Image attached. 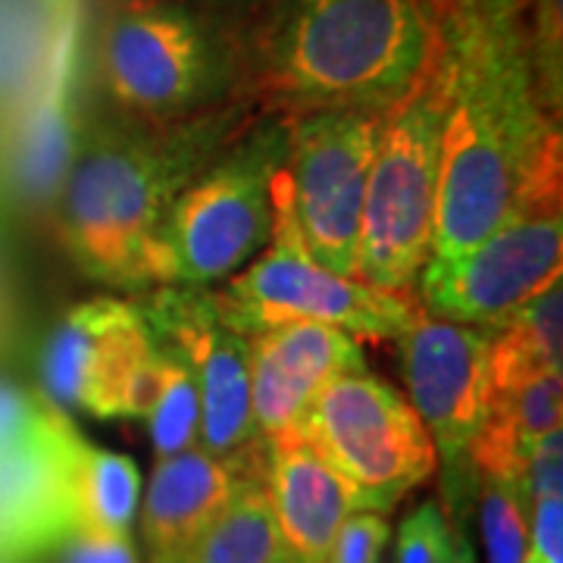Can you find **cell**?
I'll use <instances>...</instances> for the list:
<instances>
[{
    "label": "cell",
    "instance_id": "1",
    "mask_svg": "<svg viewBox=\"0 0 563 563\" xmlns=\"http://www.w3.org/2000/svg\"><path fill=\"white\" fill-rule=\"evenodd\" d=\"M432 0H257L239 16L235 98L257 117H388L442 63Z\"/></svg>",
    "mask_w": 563,
    "mask_h": 563
},
{
    "label": "cell",
    "instance_id": "2",
    "mask_svg": "<svg viewBox=\"0 0 563 563\" xmlns=\"http://www.w3.org/2000/svg\"><path fill=\"white\" fill-rule=\"evenodd\" d=\"M448 113L432 257L485 239L536 185L563 179L561 122L542 110L517 25L444 20Z\"/></svg>",
    "mask_w": 563,
    "mask_h": 563
},
{
    "label": "cell",
    "instance_id": "3",
    "mask_svg": "<svg viewBox=\"0 0 563 563\" xmlns=\"http://www.w3.org/2000/svg\"><path fill=\"white\" fill-rule=\"evenodd\" d=\"M257 120L247 103L232 101L176 122L120 113L85 122L57 188V232L73 263L113 291H151V247L163 217Z\"/></svg>",
    "mask_w": 563,
    "mask_h": 563
},
{
    "label": "cell",
    "instance_id": "4",
    "mask_svg": "<svg viewBox=\"0 0 563 563\" xmlns=\"http://www.w3.org/2000/svg\"><path fill=\"white\" fill-rule=\"evenodd\" d=\"M95 76L113 113L176 122L239 101V16L176 0H110Z\"/></svg>",
    "mask_w": 563,
    "mask_h": 563
},
{
    "label": "cell",
    "instance_id": "5",
    "mask_svg": "<svg viewBox=\"0 0 563 563\" xmlns=\"http://www.w3.org/2000/svg\"><path fill=\"white\" fill-rule=\"evenodd\" d=\"M288 122L261 117L188 181L154 232V288H213L273 239V176Z\"/></svg>",
    "mask_w": 563,
    "mask_h": 563
},
{
    "label": "cell",
    "instance_id": "6",
    "mask_svg": "<svg viewBox=\"0 0 563 563\" xmlns=\"http://www.w3.org/2000/svg\"><path fill=\"white\" fill-rule=\"evenodd\" d=\"M220 320L251 339L285 322H317L354 342H401L422 320L417 288H379L329 273L303 247L288 195L273 176V239L235 276L210 288Z\"/></svg>",
    "mask_w": 563,
    "mask_h": 563
},
{
    "label": "cell",
    "instance_id": "7",
    "mask_svg": "<svg viewBox=\"0 0 563 563\" xmlns=\"http://www.w3.org/2000/svg\"><path fill=\"white\" fill-rule=\"evenodd\" d=\"M444 113L448 47L435 73L383 120L366 179L354 279L417 288L435 239Z\"/></svg>",
    "mask_w": 563,
    "mask_h": 563
},
{
    "label": "cell",
    "instance_id": "8",
    "mask_svg": "<svg viewBox=\"0 0 563 563\" xmlns=\"http://www.w3.org/2000/svg\"><path fill=\"white\" fill-rule=\"evenodd\" d=\"M295 432L320 451L369 514L388 517L439 470L435 444L417 410L369 369L325 385Z\"/></svg>",
    "mask_w": 563,
    "mask_h": 563
},
{
    "label": "cell",
    "instance_id": "9",
    "mask_svg": "<svg viewBox=\"0 0 563 563\" xmlns=\"http://www.w3.org/2000/svg\"><path fill=\"white\" fill-rule=\"evenodd\" d=\"M563 269V179L526 191L485 239L451 257H429L417 295L429 317L498 329Z\"/></svg>",
    "mask_w": 563,
    "mask_h": 563
},
{
    "label": "cell",
    "instance_id": "10",
    "mask_svg": "<svg viewBox=\"0 0 563 563\" xmlns=\"http://www.w3.org/2000/svg\"><path fill=\"white\" fill-rule=\"evenodd\" d=\"M379 113L325 110L288 122L279 179L303 247L329 273H357L363 201Z\"/></svg>",
    "mask_w": 563,
    "mask_h": 563
},
{
    "label": "cell",
    "instance_id": "11",
    "mask_svg": "<svg viewBox=\"0 0 563 563\" xmlns=\"http://www.w3.org/2000/svg\"><path fill=\"white\" fill-rule=\"evenodd\" d=\"M141 317L163 351L191 373L201 398V448L242 457L263 444L251 410V339L220 320L210 288L163 285L141 291Z\"/></svg>",
    "mask_w": 563,
    "mask_h": 563
},
{
    "label": "cell",
    "instance_id": "12",
    "mask_svg": "<svg viewBox=\"0 0 563 563\" xmlns=\"http://www.w3.org/2000/svg\"><path fill=\"white\" fill-rule=\"evenodd\" d=\"M488 344V329L429 313H422V320L401 339L404 398L426 426L448 473V485L454 488L473 483L470 448L492 413Z\"/></svg>",
    "mask_w": 563,
    "mask_h": 563
},
{
    "label": "cell",
    "instance_id": "13",
    "mask_svg": "<svg viewBox=\"0 0 563 563\" xmlns=\"http://www.w3.org/2000/svg\"><path fill=\"white\" fill-rule=\"evenodd\" d=\"M157 347L139 303L113 295L69 307L41 351L44 401L63 413L125 417L132 379Z\"/></svg>",
    "mask_w": 563,
    "mask_h": 563
},
{
    "label": "cell",
    "instance_id": "14",
    "mask_svg": "<svg viewBox=\"0 0 563 563\" xmlns=\"http://www.w3.org/2000/svg\"><path fill=\"white\" fill-rule=\"evenodd\" d=\"M69 413L47 404L41 422L0 451V558L54 551L76 532L69 510Z\"/></svg>",
    "mask_w": 563,
    "mask_h": 563
},
{
    "label": "cell",
    "instance_id": "15",
    "mask_svg": "<svg viewBox=\"0 0 563 563\" xmlns=\"http://www.w3.org/2000/svg\"><path fill=\"white\" fill-rule=\"evenodd\" d=\"M366 373L361 342L317 322H285L251 335V410L261 439L295 432L325 385Z\"/></svg>",
    "mask_w": 563,
    "mask_h": 563
},
{
    "label": "cell",
    "instance_id": "16",
    "mask_svg": "<svg viewBox=\"0 0 563 563\" xmlns=\"http://www.w3.org/2000/svg\"><path fill=\"white\" fill-rule=\"evenodd\" d=\"M261 470L263 444L242 457H213L203 448H191L179 457L154 463L135 517L144 561L179 563L235 492L261 476Z\"/></svg>",
    "mask_w": 563,
    "mask_h": 563
},
{
    "label": "cell",
    "instance_id": "17",
    "mask_svg": "<svg viewBox=\"0 0 563 563\" xmlns=\"http://www.w3.org/2000/svg\"><path fill=\"white\" fill-rule=\"evenodd\" d=\"M263 488L276 514L285 561L322 563L357 498L298 432L263 439Z\"/></svg>",
    "mask_w": 563,
    "mask_h": 563
},
{
    "label": "cell",
    "instance_id": "18",
    "mask_svg": "<svg viewBox=\"0 0 563 563\" xmlns=\"http://www.w3.org/2000/svg\"><path fill=\"white\" fill-rule=\"evenodd\" d=\"M60 16L44 69V88L20 139V179L32 195H47V191L57 195L79 132L73 125V107H69L76 51H79V3L69 0Z\"/></svg>",
    "mask_w": 563,
    "mask_h": 563
},
{
    "label": "cell",
    "instance_id": "19",
    "mask_svg": "<svg viewBox=\"0 0 563 563\" xmlns=\"http://www.w3.org/2000/svg\"><path fill=\"white\" fill-rule=\"evenodd\" d=\"M141 504L139 463L76 429L69 444V510L76 532L132 536Z\"/></svg>",
    "mask_w": 563,
    "mask_h": 563
},
{
    "label": "cell",
    "instance_id": "20",
    "mask_svg": "<svg viewBox=\"0 0 563 563\" xmlns=\"http://www.w3.org/2000/svg\"><path fill=\"white\" fill-rule=\"evenodd\" d=\"M542 373H563V279L544 285L536 298L492 329V395L510 391Z\"/></svg>",
    "mask_w": 563,
    "mask_h": 563
},
{
    "label": "cell",
    "instance_id": "21",
    "mask_svg": "<svg viewBox=\"0 0 563 563\" xmlns=\"http://www.w3.org/2000/svg\"><path fill=\"white\" fill-rule=\"evenodd\" d=\"M179 563H288L263 476L247 479L235 492Z\"/></svg>",
    "mask_w": 563,
    "mask_h": 563
},
{
    "label": "cell",
    "instance_id": "22",
    "mask_svg": "<svg viewBox=\"0 0 563 563\" xmlns=\"http://www.w3.org/2000/svg\"><path fill=\"white\" fill-rule=\"evenodd\" d=\"M520 35L532 88L542 110L561 122L563 107V0H523Z\"/></svg>",
    "mask_w": 563,
    "mask_h": 563
},
{
    "label": "cell",
    "instance_id": "23",
    "mask_svg": "<svg viewBox=\"0 0 563 563\" xmlns=\"http://www.w3.org/2000/svg\"><path fill=\"white\" fill-rule=\"evenodd\" d=\"M144 420H147V435H151L157 461L179 457L191 448H201V398H198L191 373L176 357L163 385L161 401L154 404V410Z\"/></svg>",
    "mask_w": 563,
    "mask_h": 563
},
{
    "label": "cell",
    "instance_id": "24",
    "mask_svg": "<svg viewBox=\"0 0 563 563\" xmlns=\"http://www.w3.org/2000/svg\"><path fill=\"white\" fill-rule=\"evenodd\" d=\"M479 485V529H483L485 561L488 563H523L529 554V517L517 488L495 476H476Z\"/></svg>",
    "mask_w": 563,
    "mask_h": 563
},
{
    "label": "cell",
    "instance_id": "25",
    "mask_svg": "<svg viewBox=\"0 0 563 563\" xmlns=\"http://www.w3.org/2000/svg\"><path fill=\"white\" fill-rule=\"evenodd\" d=\"M391 563H473V551L442 501L426 498L398 526Z\"/></svg>",
    "mask_w": 563,
    "mask_h": 563
},
{
    "label": "cell",
    "instance_id": "26",
    "mask_svg": "<svg viewBox=\"0 0 563 563\" xmlns=\"http://www.w3.org/2000/svg\"><path fill=\"white\" fill-rule=\"evenodd\" d=\"M391 544V520L383 514L357 510L339 529L322 563H383Z\"/></svg>",
    "mask_w": 563,
    "mask_h": 563
},
{
    "label": "cell",
    "instance_id": "27",
    "mask_svg": "<svg viewBox=\"0 0 563 563\" xmlns=\"http://www.w3.org/2000/svg\"><path fill=\"white\" fill-rule=\"evenodd\" d=\"M514 488L529 510L542 498L563 495V429L544 435L542 442L526 454L520 470H517Z\"/></svg>",
    "mask_w": 563,
    "mask_h": 563
},
{
    "label": "cell",
    "instance_id": "28",
    "mask_svg": "<svg viewBox=\"0 0 563 563\" xmlns=\"http://www.w3.org/2000/svg\"><path fill=\"white\" fill-rule=\"evenodd\" d=\"M54 563H144L132 536L73 532L54 548Z\"/></svg>",
    "mask_w": 563,
    "mask_h": 563
},
{
    "label": "cell",
    "instance_id": "29",
    "mask_svg": "<svg viewBox=\"0 0 563 563\" xmlns=\"http://www.w3.org/2000/svg\"><path fill=\"white\" fill-rule=\"evenodd\" d=\"M47 401L32 398L16 385L0 383V451L25 439L44 417Z\"/></svg>",
    "mask_w": 563,
    "mask_h": 563
},
{
    "label": "cell",
    "instance_id": "30",
    "mask_svg": "<svg viewBox=\"0 0 563 563\" xmlns=\"http://www.w3.org/2000/svg\"><path fill=\"white\" fill-rule=\"evenodd\" d=\"M529 554L539 563H563V495L532 504Z\"/></svg>",
    "mask_w": 563,
    "mask_h": 563
},
{
    "label": "cell",
    "instance_id": "31",
    "mask_svg": "<svg viewBox=\"0 0 563 563\" xmlns=\"http://www.w3.org/2000/svg\"><path fill=\"white\" fill-rule=\"evenodd\" d=\"M520 10H523V0H448L444 20L454 13H473L492 25H517L520 29Z\"/></svg>",
    "mask_w": 563,
    "mask_h": 563
},
{
    "label": "cell",
    "instance_id": "32",
    "mask_svg": "<svg viewBox=\"0 0 563 563\" xmlns=\"http://www.w3.org/2000/svg\"><path fill=\"white\" fill-rule=\"evenodd\" d=\"M176 3H188L198 10H210V13H229V16H242L247 7H254L257 0H176Z\"/></svg>",
    "mask_w": 563,
    "mask_h": 563
},
{
    "label": "cell",
    "instance_id": "33",
    "mask_svg": "<svg viewBox=\"0 0 563 563\" xmlns=\"http://www.w3.org/2000/svg\"><path fill=\"white\" fill-rule=\"evenodd\" d=\"M432 3H435V10L442 13V20H444V10H448V0H432Z\"/></svg>",
    "mask_w": 563,
    "mask_h": 563
},
{
    "label": "cell",
    "instance_id": "34",
    "mask_svg": "<svg viewBox=\"0 0 563 563\" xmlns=\"http://www.w3.org/2000/svg\"><path fill=\"white\" fill-rule=\"evenodd\" d=\"M523 563H539V561H536V558H532V554H526V561Z\"/></svg>",
    "mask_w": 563,
    "mask_h": 563
}]
</instances>
